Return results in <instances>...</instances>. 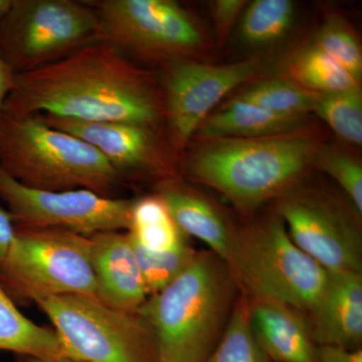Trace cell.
Here are the masks:
<instances>
[{
    "label": "cell",
    "mask_w": 362,
    "mask_h": 362,
    "mask_svg": "<svg viewBox=\"0 0 362 362\" xmlns=\"http://www.w3.org/2000/svg\"><path fill=\"white\" fill-rule=\"evenodd\" d=\"M294 16L289 0H256L244 11L240 37L254 47L274 44L291 30Z\"/></svg>",
    "instance_id": "23"
},
{
    "label": "cell",
    "mask_w": 362,
    "mask_h": 362,
    "mask_svg": "<svg viewBox=\"0 0 362 362\" xmlns=\"http://www.w3.org/2000/svg\"><path fill=\"white\" fill-rule=\"evenodd\" d=\"M0 350L58 361L63 349L54 328L37 325L23 315L0 284Z\"/></svg>",
    "instance_id": "19"
},
{
    "label": "cell",
    "mask_w": 362,
    "mask_h": 362,
    "mask_svg": "<svg viewBox=\"0 0 362 362\" xmlns=\"http://www.w3.org/2000/svg\"><path fill=\"white\" fill-rule=\"evenodd\" d=\"M102 40L99 18L87 1L13 0L0 23V54L14 74L49 65Z\"/></svg>",
    "instance_id": "8"
},
{
    "label": "cell",
    "mask_w": 362,
    "mask_h": 362,
    "mask_svg": "<svg viewBox=\"0 0 362 362\" xmlns=\"http://www.w3.org/2000/svg\"><path fill=\"white\" fill-rule=\"evenodd\" d=\"M57 129L76 136L95 147L125 181L156 178L157 183L176 178L170 142L160 126L134 123H93L40 115Z\"/></svg>",
    "instance_id": "13"
},
{
    "label": "cell",
    "mask_w": 362,
    "mask_h": 362,
    "mask_svg": "<svg viewBox=\"0 0 362 362\" xmlns=\"http://www.w3.org/2000/svg\"><path fill=\"white\" fill-rule=\"evenodd\" d=\"M127 233L133 242L150 251H166L187 240L156 192L135 199Z\"/></svg>",
    "instance_id": "20"
},
{
    "label": "cell",
    "mask_w": 362,
    "mask_h": 362,
    "mask_svg": "<svg viewBox=\"0 0 362 362\" xmlns=\"http://www.w3.org/2000/svg\"><path fill=\"white\" fill-rule=\"evenodd\" d=\"M313 45L325 52L342 66L354 80L361 83L362 77V51L357 39L346 21L337 14H331L318 30Z\"/></svg>",
    "instance_id": "27"
},
{
    "label": "cell",
    "mask_w": 362,
    "mask_h": 362,
    "mask_svg": "<svg viewBox=\"0 0 362 362\" xmlns=\"http://www.w3.org/2000/svg\"><path fill=\"white\" fill-rule=\"evenodd\" d=\"M246 296L252 332L270 361L318 362L303 312L265 298Z\"/></svg>",
    "instance_id": "16"
},
{
    "label": "cell",
    "mask_w": 362,
    "mask_h": 362,
    "mask_svg": "<svg viewBox=\"0 0 362 362\" xmlns=\"http://www.w3.org/2000/svg\"><path fill=\"white\" fill-rule=\"evenodd\" d=\"M204 362H271L252 332L246 295L235 302L220 341Z\"/></svg>",
    "instance_id": "22"
},
{
    "label": "cell",
    "mask_w": 362,
    "mask_h": 362,
    "mask_svg": "<svg viewBox=\"0 0 362 362\" xmlns=\"http://www.w3.org/2000/svg\"><path fill=\"white\" fill-rule=\"evenodd\" d=\"M14 77L16 74L9 68L0 54V115H1L2 107L6 97L13 89Z\"/></svg>",
    "instance_id": "32"
},
{
    "label": "cell",
    "mask_w": 362,
    "mask_h": 362,
    "mask_svg": "<svg viewBox=\"0 0 362 362\" xmlns=\"http://www.w3.org/2000/svg\"><path fill=\"white\" fill-rule=\"evenodd\" d=\"M89 239L97 299L120 310H139L148 294L128 233H99Z\"/></svg>",
    "instance_id": "14"
},
{
    "label": "cell",
    "mask_w": 362,
    "mask_h": 362,
    "mask_svg": "<svg viewBox=\"0 0 362 362\" xmlns=\"http://www.w3.org/2000/svg\"><path fill=\"white\" fill-rule=\"evenodd\" d=\"M0 199L14 226L62 228L90 238L127 232L135 199L107 197L88 189L42 192L26 187L0 168Z\"/></svg>",
    "instance_id": "10"
},
{
    "label": "cell",
    "mask_w": 362,
    "mask_h": 362,
    "mask_svg": "<svg viewBox=\"0 0 362 362\" xmlns=\"http://www.w3.org/2000/svg\"><path fill=\"white\" fill-rule=\"evenodd\" d=\"M156 192L181 232L202 240L209 251L226 261L235 230L211 202L177 177L157 183Z\"/></svg>",
    "instance_id": "17"
},
{
    "label": "cell",
    "mask_w": 362,
    "mask_h": 362,
    "mask_svg": "<svg viewBox=\"0 0 362 362\" xmlns=\"http://www.w3.org/2000/svg\"><path fill=\"white\" fill-rule=\"evenodd\" d=\"M0 284L11 299L35 303L64 295L96 297L89 238L62 228L14 226Z\"/></svg>",
    "instance_id": "6"
},
{
    "label": "cell",
    "mask_w": 362,
    "mask_h": 362,
    "mask_svg": "<svg viewBox=\"0 0 362 362\" xmlns=\"http://www.w3.org/2000/svg\"><path fill=\"white\" fill-rule=\"evenodd\" d=\"M318 362H362V349H346L337 346H317Z\"/></svg>",
    "instance_id": "30"
},
{
    "label": "cell",
    "mask_w": 362,
    "mask_h": 362,
    "mask_svg": "<svg viewBox=\"0 0 362 362\" xmlns=\"http://www.w3.org/2000/svg\"><path fill=\"white\" fill-rule=\"evenodd\" d=\"M226 263L244 294L310 313L328 272L296 246L277 214L233 232Z\"/></svg>",
    "instance_id": "5"
},
{
    "label": "cell",
    "mask_w": 362,
    "mask_h": 362,
    "mask_svg": "<svg viewBox=\"0 0 362 362\" xmlns=\"http://www.w3.org/2000/svg\"><path fill=\"white\" fill-rule=\"evenodd\" d=\"M305 117L282 115L235 98L207 117L195 135L202 140L251 139L298 131Z\"/></svg>",
    "instance_id": "18"
},
{
    "label": "cell",
    "mask_w": 362,
    "mask_h": 362,
    "mask_svg": "<svg viewBox=\"0 0 362 362\" xmlns=\"http://www.w3.org/2000/svg\"><path fill=\"white\" fill-rule=\"evenodd\" d=\"M204 141L187 157L185 173L243 211H252L296 185L319 151L316 141L297 131Z\"/></svg>",
    "instance_id": "3"
},
{
    "label": "cell",
    "mask_w": 362,
    "mask_h": 362,
    "mask_svg": "<svg viewBox=\"0 0 362 362\" xmlns=\"http://www.w3.org/2000/svg\"><path fill=\"white\" fill-rule=\"evenodd\" d=\"M237 281L211 251L194 262L139 312L156 337L159 362H204L220 341L238 300Z\"/></svg>",
    "instance_id": "2"
},
{
    "label": "cell",
    "mask_w": 362,
    "mask_h": 362,
    "mask_svg": "<svg viewBox=\"0 0 362 362\" xmlns=\"http://www.w3.org/2000/svg\"><path fill=\"white\" fill-rule=\"evenodd\" d=\"M14 235L13 216L6 209L0 206V266L4 263Z\"/></svg>",
    "instance_id": "31"
},
{
    "label": "cell",
    "mask_w": 362,
    "mask_h": 362,
    "mask_svg": "<svg viewBox=\"0 0 362 362\" xmlns=\"http://www.w3.org/2000/svg\"><path fill=\"white\" fill-rule=\"evenodd\" d=\"M16 362H57L47 361V359L40 358V357L30 356H18Z\"/></svg>",
    "instance_id": "34"
},
{
    "label": "cell",
    "mask_w": 362,
    "mask_h": 362,
    "mask_svg": "<svg viewBox=\"0 0 362 362\" xmlns=\"http://www.w3.org/2000/svg\"><path fill=\"white\" fill-rule=\"evenodd\" d=\"M317 168L333 178L351 204L352 209L359 216L362 214V166L356 158L335 151L319 150L315 161Z\"/></svg>",
    "instance_id": "28"
},
{
    "label": "cell",
    "mask_w": 362,
    "mask_h": 362,
    "mask_svg": "<svg viewBox=\"0 0 362 362\" xmlns=\"http://www.w3.org/2000/svg\"><path fill=\"white\" fill-rule=\"evenodd\" d=\"M277 214L293 242L327 272L362 273V238L356 218L325 192L293 185Z\"/></svg>",
    "instance_id": "11"
},
{
    "label": "cell",
    "mask_w": 362,
    "mask_h": 362,
    "mask_svg": "<svg viewBox=\"0 0 362 362\" xmlns=\"http://www.w3.org/2000/svg\"><path fill=\"white\" fill-rule=\"evenodd\" d=\"M309 314L317 346L361 349L362 273L328 272L320 299Z\"/></svg>",
    "instance_id": "15"
},
{
    "label": "cell",
    "mask_w": 362,
    "mask_h": 362,
    "mask_svg": "<svg viewBox=\"0 0 362 362\" xmlns=\"http://www.w3.org/2000/svg\"><path fill=\"white\" fill-rule=\"evenodd\" d=\"M101 23L102 39L128 58L168 64L204 47V35L192 16L170 0L87 1Z\"/></svg>",
    "instance_id": "9"
},
{
    "label": "cell",
    "mask_w": 362,
    "mask_h": 362,
    "mask_svg": "<svg viewBox=\"0 0 362 362\" xmlns=\"http://www.w3.org/2000/svg\"><path fill=\"white\" fill-rule=\"evenodd\" d=\"M237 98L282 115L305 117L313 112L316 94L294 81L274 78L252 85Z\"/></svg>",
    "instance_id": "25"
},
{
    "label": "cell",
    "mask_w": 362,
    "mask_h": 362,
    "mask_svg": "<svg viewBox=\"0 0 362 362\" xmlns=\"http://www.w3.org/2000/svg\"><path fill=\"white\" fill-rule=\"evenodd\" d=\"M165 65L161 84L164 121L175 152L187 146L223 97L261 70L257 59L209 65L181 59Z\"/></svg>",
    "instance_id": "12"
},
{
    "label": "cell",
    "mask_w": 362,
    "mask_h": 362,
    "mask_svg": "<svg viewBox=\"0 0 362 362\" xmlns=\"http://www.w3.org/2000/svg\"><path fill=\"white\" fill-rule=\"evenodd\" d=\"M58 334L64 357L86 362H159L156 337L138 311L96 297L64 295L35 302Z\"/></svg>",
    "instance_id": "7"
},
{
    "label": "cell",
    "mask_w": 362,
    "mask_h": 362,
    "mask_svg": "<svg viewBox=\"0 0 362 362\" xmlns=\"http://www.w3.org/2000/svg\"><path fill=\"white\" fill-rule=\"evenodd\" d=\"M290 73L296 84L314 94L350 89L361 84L334 59L313 45L293 59Z\"/></svg>",
    "instance_id": "21"
},
{
    "label": "cell",
    "mask_w": 362,
    "mask_h": 362,
    "mask_svg": "<svg viewBox=\"0 0 362 362\" xmlns=\"http://www.w3.org/2000/svg\"><path fill=\"white\" fill-rule=\"evenodd\" d=\"M13 0H0V23H2L13 8Z\"/></svg>",
    "instance_id": "33"
},
{
    "label": "cell",
    "mask_w": 362,
    "mask_h": 362,
    "mask_svg": "<svg viewBox=\"0 0 362 362\" xmlns=\"http://www.w3.org/2000/svg\"><path fill=\"white\" fill-rule=\"evenodd\" d=\"M2 113L149 126L164 121L162 90L154 78L103 40L49 65L16 74Z\"/></svg>",
    "instance_id": "1"
},
{
    "label": "cell",
    "mask_w": 362,
    "mask_h": 362,
    "mask_svg": "<svg viewBox=\"0 0 362 362\" xmlns=\"http://www.w3.org/2000/svg\"><path fill=\"white\" fill-rule=\"evenodd\" d=\"M131 243L148 297L161 291L175 280L199 254L187 240L173 249L159 252L145 249L132 240Z\"/></svg>",
    "instance_id": "26"
},
{
    "label": "cell",
    "mask_w": 362,
    "mask_h": 362,
    "mask_svg": "<svg viewBox=\"0 0 362 362\" xmlns=\"http://www.w3.org/2000/svg\"><path fill=\"white\" fill-rule=\"evenodd\" d=\"M246 6L244 0H218L211 4L214 25L220 40L226 39Z\"/></svg>",
    "instance_id": "29"
},
{
    "label": "cell",
    "mask_w": 362,
    "mask_h": 362,
    "mask_svg": "<svg viewBox=\"0 0 362 362\" xmlns=\"http://www.w3.org/2000/svg\"><path fill=\"white\" fill-rule=\"evenodd\" d=\"M0 168L21 185L42 192L88 189L116 197L122 185L95 147L49 125L40 114L1 113Z\"/></svg>",
    "instance_id": "4"
},
{
    "label": "cell",
    "mask_w": 362,
    "mask_h": 362,
    "mask_svg": "<svg viewBox=\"0 0 362 362\" xmlns=\"http://www.w3.org/2000/svg\"><path fill=\"white\" fill-rule=\"evenodd\" d=\"M57 362H86L83 361H78V359L70 358V357H62Z\"/></svg>",
    "instance_id": "35"
},
{
    "label": "cell",
    "mask_w": 362,
    "mask_h": 362,
    "mask_svg": "<svg viewBox=\"0 0 362 362\" xmlns=\"http://www.w3.org/2000/svg\"><path fill=\"white\" fill-rule=\"evenodd\" d=\"M313 113L320 117L343 141L354 146H361V85L337 92L316 94Z\"/></svg>",
    "instance_id": "24"
}]
</instances>
